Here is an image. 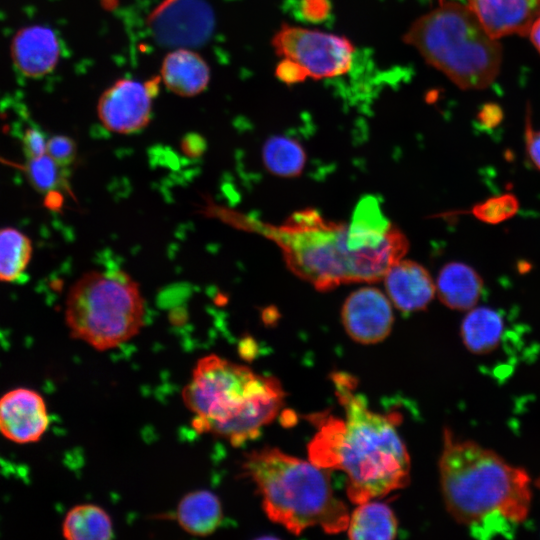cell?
I'll return each instance as SVG.
<instances>
[{
	"label": "cell",
	"instance_id": "obj_15",
	"mask_svg": "<svg viewBox=\"0 0 540 540\" xmlns=\"http://www.w3.org/2000/svg\"><path fill=\"white\" fill-rule=\"evenodd\" d=\"M383 278L390 300L403 312L425 309L436 292L430 273L412 260H398Z\"/></svg>",
	"mask_w": 540,
	"mask_h": 540
},
{
	"label": "cell",
	"instance_id": "obj_1",
	"mask_svg": "<svg viewBox=\"0 0 540 540\" xmlns=\"http://www.w3.org/2000/svg\"><path fill=\"white\" fill-rule=\"evenodd\" d=\"M332 383L344 416L327 412L310 416L317 427L308 446L310 461L344 472L348 498L355 504L404 488L410 478V457L396 419L371 410L350 374L335 372Z\"/></svg>",
	"mask_w": 540,
	"mask_h": 540
},
{
	"label": "cell",
	"instance_id": "obj_19",
	"mask_svg": "<svg viewBox=\"0 0 540 540\" xmlns=\"http://www.w3.org/2000/svg\"><path fill=\"white\" fill-rule=\"evenodd\" d=\"M503 330V318L496 310L473 307L462 321L460 334L466 348L481 355L498 347Z\"/></svg>",
	"mask_w": 540,
	"mask_h": 540
},
{
	"label": "cell",
	"instance_id": "obj_17",
	"mask_svg": "<svg viewBox=\"0 0 540 540\" xmlns=\"http://www.w3.org/2000/svg\"><path fill=\"white\" fill-rule=\"evenodd\" d=\"M481 276L467 264L450 262L439 272L436 292L440 301L454 310L472 309L483 292Z\"/></svg>",
	"mask_w": 540,
	"mask_h": 540
},
{
	"label": "cell",
	"instance_id": "obj_29",
	"mask_svg": "<svg viewBox=\"0 0 540 540\" xmlns=\"http://www.w3.org/2000/svg\"><path fill=\"white\" fill-rule=\"evenodd\" d=\"M526 152L532 164L540 170V130H535L529 119L525 128Z\"/></svg>",
	"mask_w": 540,
	"mask_h": 540
},
{
	"label": "cell",
	"instance_id": "obj_13",
	"mask_svg": "<svg viewBox=\"0 0 540 540\" xmlns=\"http://www.w3.org/2000/svg\"><path fill=\"white\" fill-rule=\"evenodd\" d=\"M467 6L494 39L527 36L540 16V0H467Z\"/></svg>",
	"mask_w": 540,
	"mask_h": 540
},
{
	"label": "cell",
	"instance_id": "obj_10",
	"mask_svg": "<svg viewBox=\"0 0 540 540\" xmlns=\"http://www.w3.org/2000/svg\"><path fill=\"white\" fill-rule=\"evenodd\" d=\"M157 40L168 46L199 45L213 29L210 7L201 0H170L151 18Z\"/></svg>",
	"mask_w": 540,
	"mask_h": 540
},
{
	"label": "cell",
	"instance_id": "obj_32",
	"mask_svg": "<svg viewBox=\"0 0 540 540\" xmlns=\"http://www.w3.org/2000/svg\"><path fill=\"white\" fill-rule=\"evenodd\" d=\"M528 36L534 47L540 53V16L532 24Z\"/></svg>",
	"mask_w": 540,
	"mask_h": 540
},
{
	"label": "cell",
	"instance_id": "obj_22",
	"mask_svg": "<svg viewBox=\"0 0 540 540\" xmlns=\"http://www.w3.org/2000/svg\"><path fill=\"white\" fill-rule=\"evenodd\" d=\"M306 160L307 155L302 145L287 136H271L262 148V161L265 168L279 177L299 176L306 165Z\"/></svg>",
	"mask_w": 540,
	"mask_h": 540
},
{
	"label": "cell",
	"instance_id": "obj_25",
	"mask_svg": "<svg viewBox=\"0 0 540 540\" xmlns=\"http://www.w3.org/2000/svg\"><path fill=\"white\" fill-rule=\"evenodd\" d=\"M517 209L518 201L516 197L511 194H504L477 204L472 212L479 220L495 224L513 216Z\"/></svg>",
	"mask_w": 540,
	"mask_h": 540
},
{
	"label": "cell",
	"instance_id": "obj_7",
	"mask_svg": "<svg viewBox=\"0 0 540 540\" xmlns=\"http://www.w3.org/2000/svg\"><path fill=\"white\" fill-rule=\"evenodd\" d=\"M139 285L125 271L92 270L70 288L65 321L72 338L98 351L134 338L144 325Z\"/></svg>",
	"mask_w": 540,
	"mask_h": 540
},
{
	"label": "cell",
	"instance_id": "obj_33",
	"mask_svg": "<svg viewBox=\"0 0 540 540\" xmlns=\"http://www.w3.org/2000/svg\"><path fill=\"white\" fill-rule=\"evenodd\" d=\"M535 485L536 487L540 490V476L537 478V480L535 481Z\"/></svg>",
	"mask_w": 540,
	"mask_h": 540
},
{
	"label": "cell",
	"instance_id": "obj_5",
	"mask_svg": "<svg viewBox=\"0 0 540 540\" xmlns=\"http://www.w3.org/2000/svg\"><path fill=\"white\" fill-rule=\"evenodd\" d=\"M403 41L463 90H479L497 78L502 48L467 4L441 1L414 20Z\"/></svg>",
	"mask_w": 540,
	"mask_h": 540
},
{
	"label": "cell",
	"instance_id": "obj_12",
	"mask_svg": "<svg viewBox=\"0 0 540 540\" xmlns=\"http://www.w3.org/2000/svg\"><path fill=\"white\" fill-rule=\"evenodd\" d=\"M49 421L46 402L33 389H12L0 398V433L14 443L39 441Z\"/></svg>",
	"mask_w": 540,
	"mask_h": 540
},
{
	"label": "cell",
	"instance_id": "obj_31",
	"mask_svg": "<svg viewBox=\"0 0 540 540\" xmlns=\"http://www.w3.org/2000/svg\"><path fill=\"white\" fill-rule=\"evenodd\" d=\"M206 148L204 138L197 133H188L181 141L182 152L191 158L200 157Z\"/></svg>",
	"mask_w": 540,
	"mask_h": 540
},
{
	"label": "cell",
	"instance_id": "obj_14",
	"mask_svg": "<svg viewBox=\"0 0 540 540\" xmlns=\"http://www.w3.org/2000/svg\"><path fill=\"white\" fill-rule=\"evenodd\" d=\"M60 54V39L51 28L45 26L22 28L11 44L14 66L28 78L49 74L56 67Z\"/></svg>",
	"mask_w": 540,
	"mask_h": 540
},
{
	"label": "cell",
	"instance_id": "obj_16",
	"mask_svg": "<svg viewBox=\"0 0 540 540\" xmlns=\"http://www.w3.org/2000/svg\"><path fill=\"white\" fill-rule=\"evenodd\" d=\"M161 76L171 92L192 97L208 86L210 69L198 53L188 48H177L163 59Z\"/></svg>",
	"mask_w": 540,
	"mask_h": 540
},
{
	"label": "cell",
	"instance_id": "obj_24",
	"mask_svg": "<svg viewBox=\"0 0 540 540\" xmlns=\"http://www.w3.org/2000/svg\"><path fill=\"white\" fill-rule=\"evenodd\" d=\"M62 168L46 153L27 159L25 171L28 180L37 191L50 194L62 183Z\"/></svg>",
	"mask_w": 540,
	"mask_h": 540
},
{
	"label": "cell",
	"instance_id": "obj_23",
	"mask_svg": "<svg viewBox=\"0 0 540 540\" xmlns=\"http://www.w3.org/2000/svg\"><path fill=\"white\" fill-rule=\"evenodd\" d=\"M30 238L13 227L0 228V281L14 282L26 271L32 257Z\"/></svg>",
	"mask_w": 540,
	"mask_h": 540
},
{
	"label": "cell",
	"instance_id": "obj_20",
	"mask_svg": "<svg viewBox=\"0 0 540 540\" xmlns=\"http://www.w3.org/2000/svg\"><path fill=\"white\" fill-rule=\"evenodd\" d=\"M350 515L347 527L351 539H394L397 535V520L392 509L385 503L367 501Z\"/></svg>",
	"mask_w": 540,
	"mask_h": 540
},
{
	"label": "cell",
	"instance_id": "obj_4",
	"mask_svg": "<svg viewBox=\"0 0 540 540\" xmlns=\"http://www.w3.org/2000/svg\"><path fill=\"white\" fill-rule=\"evenodd\" d=\"M242 468L258 488L268 518L288 531L320 527L335 534L347 529L350 515L326 469L271 447L248 453Z\"/></svg>",
	"mask_w": 540,
	"mask_h": 540
},
{
	"label": "cell",
	"instance_id": "obj_9",
	"mask_svg": "<svg viewBox=\"0 0 540 540\" xmlns=\"http://www.w3.org/2000/svg\"><path fill=\"white\" fill-rule=\"evenodd\" d=\"M151 83L120 79L100 96L97 113L106 129L119 134L142 130L152 112Z\"/></svg>",
	"mask_w": 540,
	"mask_h": 540
},
{
	"label": "cell",
	"instance_id": "obj_2",
	"mask_svg": "<svg viewBox=\"0 0 540 540\" xmlns=\"http://www.w3.org/2000/svg\"><path fill=\"white\" fill-rule=\"evenodd\" d=\"M439 476L446 509L474 537L508 536L529 515L532 491L526 470L475 441L456 438L448 428Z\"/></svg>",
	"mask_w": 540,
	"mask_h": 540
},
{
	"label": "cell",
	"instance_id": "obj_27",
	"mask_svg": "<svg viewBox=\"0 0 540 540\" xmlns=\"http://www.w3.org/2000/svg\"><path fill=\"white\" fill-rule=\"evenodd\" d=\"M47 140L45 134L38 128H28L22 135V147L26 159L46 154Z\"/></svg>",
	"mask_w": 540,
	"mask_h": 540
},
{
	"label": "cell",
	"instance_id": "obj_30",
	"mask_svg": "<svg viewBox=\"0 0 540 540\" xmlns=\"http://www.w3.org/2000/svg\"><path fill=\"white\" fill-rule=\"evenodd\" d=\"M301 12L308 20H323L330 12L328 0H302Z\"/></svg>",
	"mask_w": 540,
	"mask_h": 540
},
{
	"label": "cell",
	"instance_id": "obj_3",
	"mask_svg": "<svg viewBox=\"0 0 540 540\" xmlns=\"http://www.w3.org/2000/svg\"><path fill=\"white\" fill-rule=\"evenodd\" d=\"M280 382L216 354L201 357L182 390L192 427L239 447L256 439L284 404Z\"/></svg>",
	"mask_w": 540,
	"mask_h": 540
},
{
	"label": "cell",
	"instance_id": "obj_26",
	"mask_svg": "<svg viewBox=\"0 0 540 540\" xmlns=\"http://www.w3.org/2000/svg\"><path fill=\"white\" fill-rule=\"evenodd\" d=\"M47 154L60 166L70 165L76 157L75 141L64 135H55L47 140Z\"/></svg>",
	"mask_w": 540,
	"mask_h": 540
},
{
	"label": "cell",
	"instance_id": "obj_21",
	"mask_svg": "<svg viewBox=\"0 0 540 540\" xmlns=\"http://www.w3.org/2000/svg\"><path fill=\"white\" fill-rule=\"evenodd\" d=\"M61 530L69 540H107L113 537V522L100 506L80 504L67 512Z\"/></svg>",
	"mask_w": 540,
	"mask_h": 540
},
{
	"label": "cell",
	"instance_id": "obj_18",
	"mask_svg": "<svg viewBox=\"0 0 540 540\" xmlns=\"http://www.w3.org/2000/svg\"><path fill=\"white\" fill-rule=\"evenodd\" d=\"M176 519L187 533L194 536H208L218 529L223 520L221 501L211 491H192L179 501Z\"/></svg>",
	"mask_w": 540,
	"mask_h": 540
},
{
	"label": "cell",
	"instance_id": "obj_28",
	"mask_svg": "<svg viewBox=\"0 0 540 540\" xmlns=\"http://www.w3.org/2000/svg\"><path fill=\"white\" fill-rule=\"evenodd\" d=\"M275 73L277 78L285 84H297L308 78L298 64L284 58H282V61L277 65Z\"/></svg>",
	"mask_w": 540,
	"mask_h": 540
},
{
	"label": "cell",
	"instance_id": "obj_8",
	"mask_svg": "<svg viewBox=\"0 0 540 540\" xmlns=\"http://www.w3.org/2000/svg\"><path fill=\"white\" fill-rule=\"evenodd\" d=\"M272 46L278 56L295 62L315 80L345 75L355 54L345 36L289 24L275 33Z\"/></svg>",
	"mask_w": 540,
	"mask_h": 540
},
{
	"label": "cell",
	"instance_id": "obj_6",
	"mask_svg": "<svg viewBox=\"0 0 540 540\" xmlns=\"http://www.w3.org/2000/svg\"><path fill=\"white\" fill-rule=\"evenodd\" d=\"M288 268L318 291L350 282H374L391 267L353 251L349 224L324 219L317 211L293 213L273 233Z\"/></svg>",
	"mask_w": 540,
	"mask_h": 540
},
{
	"label": "cell",
	"instance_id": "obj_34",
	"mask_svg": "<svg viewBox=\"0 0 540 540\" xmlns=\"http://www.w3.org/2000/svg\"><path fill=\"white\" fill-rule=\"evenodd\" d=\"M442 1V0H441Z\"/></svg>",
	"mask_w": 540,
	"mask_h": 540
},
{
	"label": "cell",
	"instance_id": "obj_11",
	"mask_svg": "<svg viewBox=\"0 0 540 540\" xmlns=\"http://www.w3.org/2000/svg\"><path fill=\"white\" fill-rule=\"evenodd\" d=\"M341 320L354 341L375 344L390 334L394 317L389 300L379 289L362 287L346 298Z\"/></svg>",
	"mask_w": 540,
	"mask_h": 540
}]
</instances>
